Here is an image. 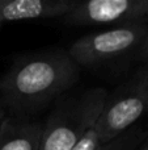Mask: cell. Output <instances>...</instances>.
I'll return each mask as SVG.
<instances>
[{"label": "cell", "mask_w": 148, "mask_h": 150, "mask_svg": "<svg viewBox=\"0 0 148 150\" xmlns=\"http://www.w3.org/2000/svg\"><path fill=\"white\" fill-rule=\"evenodd\" d=\"M68 25L117 26L148 24V0H89L79 4L62 17Z\"/></svg>", "instance_id": "cell-5"}, {"label": "cell", "mask_w": 148, "mask_h": 150, "mask_svg": "<svg viewBox=\"0 0 148 150\" xmlns=\"http://www.w3.org/2000/svg\"><path fill=\"white\" fill-rule=\"evenodd\" d=\"M5 117H7V113H5V109L0 107V127H1L3 121L5 120Z\"/></svg>", "instance_id": "cell-11"}, {"label": "cell", "mask_w": 148, "mask_h": 150, "mask_svg": "<svg viewBox=\"0 0 148 150\" xmlns=\"http://www.w3.org/2000/svg\"><path fill=\"white\" fill-rule=\"evenodd\" d=\"M43 125L7 116L0 127V150H39Z\"/></svg>", "instance_id": "cell-7"}, {"label": "cell", "mask_w": 148, "mask_h": 150, "mask_svg": "<svg viewBox=\"0 0 148 150\" xmlns=\"http://www.w3.org/2000/svg\"><path fill=\"white\" fill-rule=\"evenodd\" d=\"M106 91L91 88L62 99L43 124L39 150H72L96 125Z\"/></svg>", "instance_id": "cell-2"}, {"label": "cell", "mask_w": 148, "mask_h": 150, "mask_svg": "<svg viewBox=\"0 0 148 150\" xmlns=\"http://www.w3.org/2000/svg\"><path fill=\"white\" fill-rule=\"evenodd\" d=\"M79 0H0V23L67 16Z\"/></svg>", "instance_id": "cell-6"}, {"label": "cell", "mask_w": 148, "mask_h": 150, "mask_svg": "<svg viewBox=\"0 0 148 150\" xmlns=\"http://www.w3.org/2000/svg\"><path fill=\"white\" fill-rule=\"evenodd\" d=\"M147 33L148 24L115 26L76 40L67 53L77 66L94 67L138 53Z\"/></svg>", "instance_id": "cell-4"}, {"label": "cell", "mask_w": 148, "mask_h": 150, "mask_svg": "<svg viewBox=\"0 0 148 150\" xmlns=\"http://www.w3.org/2000/svg\"><path fill=\"white\" fill-rule=\"evenodd\" d=\"M77 80L79 66L67 52L41 50L13 62L0 78V95L15 112H33L67 92Z\"/></svg>", "instance_id": "cell-1"}, {"label": "cell", "mask_w": 148, "mask_h": 150, "mask_svg": "<svg viewBox=\"0 0 148 150\" xmlns=\"http://www.w3.org/2000/svg\"><path fill=\"white\" fill-rule=\"evenodd\" d=\"M148 111V66L135 71L112 95H106L94 129L100 145L117 140Z\"/></svg>", "instance_id": "cell-3"}, {"label": "cell", "mask_w": 148, "mask_h": 150, "mask_svg": "<svg viewBox=\"0 0 148 150\" xmlns=\"http://www.w3.org/2000/svg\"><path fill=\"white\" fill-rule=\"evenodd\" d=\"M142 150H148V144H147V145H146V146H144V148H143V149H142Z\"/></svg>", "instance_id": "cell-12"}, {"label": "cell", "mask_w": 148, "mask_h": 150, "mask_svg": "<svg viewBox=\"0 0 148 150\" xmlns=\"http://www.w3.org/2000/svg\"><path fill=\"white\" fill-rule=\"evenodd\" d=\"M136 54H138V57L140 58L142 61H144V62L148 63V33H147L146 38H144L143 44H142V46L139 47Z\"/></svg>", "instance_id": "cell-10"}, {"label": "cell", "mask_w": 148, "mask_h": 150, "mask_svg": "<svg viewBox=\"0 0 148 150\" xmlns=\"http://www.w3.org/2000/svg\"><path fill=\"white\" fill-rule=\"evenodd\" d=\"M100 146L101 145L98 141V136H97L96 129L93 127L91 130L87 132V134L76 144L72 150H97Z\"/></svg>", "instance_id": "cell-8"}, {"label": "cell", "mask_w": 148, "mask_h": 150, "mask_svg": "<svg viewBox=\"0 0 148 150\" xmlns=\"http://www.w3.org/2000/svg\"><path fill=\"white\" fill-rule=\"evenodd\" d=\"M1 25H3V24H1V23H0V26H1Z\"/></svg>", "instance_id": "cell-13"}, {"label": "cell", "mask_w": 148, "mask_h": 150, "mask_svg": "<svg viewBox=\"0 0 148 150\" xmlns=\"http://www.w3.org/2000/svg\"><path fill=\"white\" fill-rule=\"evenodd\" d=\"M125 142H126V138L123 136H121V137H118L117 140L112 141V142L101 145L97 150H123V144Z\"/></svg>", "instance_id": "cell-9"}]
</instances>
